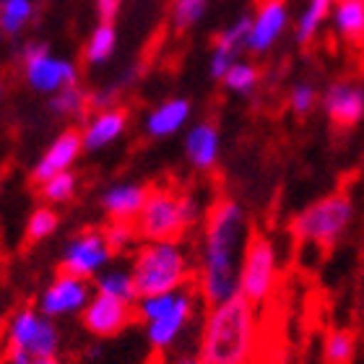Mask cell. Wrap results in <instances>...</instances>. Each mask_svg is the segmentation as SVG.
Instances as JSON below:
<instances>
[{
	"label": "cell",
	"instance_id": "3957f363",
	"mask_svg": "<svg viewBox=\"0 0 364 364\" xmlns=\"http://www.w3.org/2000/svg\"><path fill=\"white\" fill-rule=\"evenodd\" d=\"M130 271L141 299L180 291L193 279V266L180 242H146L133 255Z\"/></svg>",
	"mask_w": 364,
	"mask_h": 364
},
{
	"label": "cell",
	"instance_id": "74e56055",
	"mask_svg": "<svg viewBox=\"0 0 364 364\" xmlns=\"http://www.w3.org/2000/svg\"><path fill=\"white\" fill-rule=\"evenodd\" d=\"M175 364H200V359H198V354H182Z\"/></svg>",
	"mask_w": 364,
	"mask_h": 364
},
{
	"label": "cell",
	"instance_id": "7c38bea8",
	"mask_svg": "<svg viewBox=\"0 0 364 364\" xmlns=\"http://www.w3.org/2000/svg\"><path fill=\"white\" fill-rule=\"evenodd\" d=\"M133 318H136V304L120 302V299H112V296L105 294L91 296V302L81 312L84 328L89 333L99 336V338L117 336L133 323Z\"/></svg>",
	"mask_w": 364,
	"mask_h": 364
},
{
	"label": "cell",
	"instance_id": "1f68e13d",
	"mask_svg": "<svg viewBox=\"0 0 364 364\" xmlns=\"http://www.w3.org/2000/svg\"><path fill=\"white\" fill-rule=\"evenodd\" d=\"M76 188H78V180L73 172L55 175L53 180H47L39 185L42 198H45L47 203H65V200H70V198L76 196Z\"/></svg>",
	"mask_w": 364,
	"mask_h": 364
},
{
	"label": "cell",
	"instance_id": "836d02e7",
	"mask_svg": "<svg viewBox=\"0 0 364 364\" xmlns=\"http://www.w3.org/2000/svg\"><path fill=\"white\" fill-rule=\"evenodd\" d=\"M105 237H107L109 250L120 252V250H125L133 240H136L138 229H136V224H133V221H112V224L105 229Z\"/></svg>",
	"mask_w": 364,
	"mask_h": 364
},
{
	"label": "cell",
	"instance_id": "e575fe53",
	"mask_svg": "<svg viewBox=\"0 0 364 364\" xmlns=\"http://www.w3.org/2000/svg\"><path fill=\"white\" fill-rule=\"evenodd\" d=\"M114 102H117V89H102L89 94V107H94V112H102V109H112Z\"/></svg>",
	"mask_w": 364,
	"mask_h": 364
},
{
	"label": "cell",
	"instance_id": "e0dca14e",
	"mask_svg": "<svg viewBox=\"0 0 364 364\" xmlns=\"http://www.w3.org/2000/svg\"><path fill=\"white\" fill-rule=\"evenodd\" d=\"M221 156V133L211 120H200L190 125L185 133V159L198 172H208L219 164Z\"/></svg>",
	"mask_w": 364,
	"mask_h": 364
},
{
	"label": "cell",
	"instance_id": "83f0119b",
	"mask_svg": "<svg viewBox=\"0 0 364 364\" xmlns=\"http://www.w3.org/2000/svg\"><path fill=\"white\" fill-rule=\"evenodd\" d=\"M208 6H211V0H172V11H169L172 26L177 31L193 29L196 23L203 21Z\"/></svg>",
	"mask_w": 364,
	"mask_h": 364
},
{
	"label": "cell",
	"instance_id": "484cf974",
	"mask_svg": "<svg viewBox=\"0 0 364 364\" xmlns=\"http://www.w3.org/2000/svg\"><path fill=\"white\" fill-rule=\"evenodd\" d=\"M221 84L229 94L237 97H250L260 86V68L250 60H237L232 68L227 70V76L221 78Z\"/></svg>",
	"mask_w": 364,
	"mask_h": 364
},
{
	"label": "cell",
	"instance_id": "8fae6325",
	"mask_svg": "<svg viewBox=\"0 0 364 364\" xmlns=\"http://www.w3.org/2000/svg\"><path fill=\"white\" fill-rule=\"evenodd\" d=\"M91 287L86 279H76L68 273H60L58 279L45 289V294L39 296V312L45 318H63L73 312H84L86 304L91 302Z\"/></svg>",
	"mask_w": 364,
	"mask_h": 364
},
{
	"label": "cell",
	"instance_id": "ab89813d",
	"mask_svg": "<svg viewBox=\"0 0 364 364\" xmlns=\"http://www.w3.org/2000/svg\"><path fill=\"white\" fill-rule=\"evenodd\" d=\"M6 97V86H3V81H0V99Z\"/></svg>",
	"mask_w": 364,
	"mask_h": 364
},
{
	"label": "cell",
	"instance_id": "4dcf8cb0",
	"mask_svg": "<svg viewBox=\"0 0 364 364\" xmlns=\"http://www.w3.org/2000/svg\"><path fill=\"white\" fill-rule=\"evenodd\" d=\"M58 224H60L58 213H55L50 205H39V208L31 211L29 221H26V240H29V242H42V240L55 235Z\"/></svg>",
	"mask_w": 364,
	"mask_h": 364
},
{
	"label": "cell",
	"instance_id": "cb8c5ba5",
	"mask_svg": "<svg viewBox=\"0 0 364 364\" xmlns=\"http://www.w3.org/2000/svg\"><path fill=\"white\" fill-rule=\"evenodd\" d=\"M117 50V29L109 21H99L84 42V60L89 65H105Z\"/></svg>",
	"mask_w": 364,
	"mask_h": 364
},
{
	"label": "cell",
	"instance_id": "52a82bcc",
	"mask_svg": "<svg viewBox=\"0 0 364 364\" xmlns=\"http://www.w3.org/2000/svg\"><path fill=\"white\" fill-rule=\"evenodd\" d=\"M279 281V252L271 237L252 235L247 240L240 266V296H245L250 304H263L271 299Z\"/></svg>",
	"mask_w": 364,
	"mask_h": 364
},
{
	"label": "cell",
	"instance_id": "60d3db41",
	"mask_svg": "<svg viewBox=\"0 0 364 364\" xmlns=\"http://www.w3.org/2000/svg\"><path fill=\"white\" fill-rule=\"evenodd\" d=\"M149 364H161V362H159V359H151V362H149Z\"/></svg>",
	"mask_w": 364,
	"mask_h": 364
},
{
	"label": "cell",
	"instance_id": "f35d334b",
	"mask_svg": "<svg viewBox=\"0 0 364 364\" xmlns=\"http://www.w3.org/2000/svg\"><path fill=\"white\" fill-rule=\"evenodd\" d=\"M34 364H60L58 359H42V362H34Z\"/></svg>",
	"mask_w": 364,
	"mask_h": 364
},
{
	"label": "cell",
	"instance_id": "9c48e42d",
	"mask_svg": "<svg viewBox=\"0 0 364 364\" xmlns=\"http://www.w3.org/2000/svg\"><path fill=\"white\" fill-rule=\"evenodd\" d=\"M112 258V250L107 245L105 229H84L65 245L60 260V273L76 276V279H97Z\"/></svg>",
	"mask_w": 364,
	"mask_h": 364
},
{
	"label": "cell",
	"instance_id": "44dd1931",
	"mask_svg": "<svg viewBox=\"0 0 364 364\" xmlns=\"http://www.w3.org/2000/svg\"><path fill=\"white\" fill-rule=\"evenodd\" d=\"M331 23L338 37L359 45L364 39V0H336Z\"/></svg>",
	"mask_w": 364,
	"mask_h": 364
},
{
	"label": "cell",
	"instance_id": "7a4b0ae2",
	"mask_svg": "<svg viewBox=\"0 0 364 364\" xmlns=\"http://www.w3.org/2000/svg\"><path fill=\"white\" fill-rule=\"evenodd\" d=\"M258 346L255 304L245 296L208 307L198 346L200 364H250Z\"/></svg>",
	"mask_w": 364,
	"mask_h": 364
},
{
	"label": "cell",
	"instance_id": "f1b7e54d",
	"mask_svg": "<svg viewBox=\"0 0 364 364\" xmlns=\"http://www.w3.org/2000/svg\"><path fill=\"white\" fill-rule=\"evenodd\" d=\"M188 289V287H185ZM182 291V289H180ZM180 291H172V294H156V296H144V299H138L136 304V315L141 320H146V326L149 323H156L161 320L164 315L175 310L177 299H180Z\"/></svg>",
	"mask_w": 364,
	"mask_h": 364
},
{
	"label": "cell",
	"instance_id": "ee69618b",
	"mask_svg": "<svg viewBox=\"0 0 364 364\" xmlns=\"http://www.w3.org/2000/svg\"><path fill=\"white\" fill-rule=\"evenodd\" d=\"M0 39H3V34H0Z\"/></svg>",
	"mask_w": 364,
	"mask_h": 364
},
{
	"label": "cell",
	"instance_id": "6da1fadb",
	"mask_svg": "<svg viewBox=\"0 0 364 364\" xmlns=\"http://www.w3.org/2000/svg\"><path fill=\"white\" fill-rule=\"evenodd\" d=\"M247 247V219L242 205L224 198L205 216L198 291L208 307L240 296V266Z\"/></svg>",
	"mask_w": 364,
	"mask_h": 364
},
{
	"label": "cell",
	"instance_id": "5b68a950",
	"mask_svg": "<svg viewBox=\"0 0 364 364\" xmlns=\"http://www.w3.org/2000/svg\"><path fill=\"white\" fill-rule=\"evenodd\" d=\"M354 221V203L346 193H331V196L320 198L310 203L299 216L294 219V235L307 245H328L338 242L346 229Z\"/></svg>",
	"mask_w": 364,
	"mask_h": 364
},
{
	"label": "cell",
	"instance_id": "8992f818",
	"mask_svg": "<svg viewBox=\"0 0 364 364\" xmlns=\"http://www.w3.org/2000/svg\"><path fill=\"white\" fill-rule=\"evenodd\" d=\"M23 78L31 91L55 97L63 89L78 86V65L63 55H55L45 42H26L21 47Z\"/></svg>",
	"mask_w": 364,
	"mask_h": 364
},
{
	"label": "cell",
	"instance_id": "d4e9b609",
	"mask_svg": "<svg viewBox=\"0 0 364 364\" xmlns=\"http://www.w3.org/2000/svg\"><path fill=\"white\" fill-rule=\"evenodd\" d=\"M37 16V0H6L0 6V34L18 37Z\"/></svg>",
	"mask_w": 364,
	"mask_h": 364
},
{
	"label": "cell",
	"instance_id": "ffe728a7",
	"mask_svg": "<svg viewBox=\"0 0 364 364\" xmlns=\"http://www.w3.org/2000/svg\"><path fill=\"white\" fill-rule=\"evenodd\" d=\"M193 105L185 97H169L146 114L144 128L151 138H172L190 122Z\"/></svg>",
	"mask_w": 364,
	"mask_h": 364
},
{
	"label": "cell",
	"instance_id": "9a60e30c",
	"mask_svg": "<svg viewBox=\"0 0 364 364\" xmlns=\"http://www.w3.org/2000/svg\"><path fill=\"white\" fill-rule=\"evenodd\" d=\"M247 34H250V14L240 16L216 34V42L208 55V73L213 81H221L227 70L240 60V53L247 50Z\"/></svg>",
	"mask_w": 364,
	"mask_h": 364
},
{
	"label": "cell",
	"instance_id": "d6a6232c",
	"mask_svg": "<svg viewBox=\"0 0 364 364\" xmlns=\"http://www.w3.org/2000/svg\"><path fill=\"white\" fill-rule=\"evenodd\" d=\"M320 102V94L318 89L312 84H307V81H299V84H294L291 89H289V97H287V105L289 109L294 114H299V117H304V114H310L315 107H318Z\"/></svg>",
	"mask_w": 364,
	"mask_h": 364
},
{
	"label": "cell",
	"instance_id": "ba28073f",
	"mask_svg": "<svg viewBox=\"0 0 364 364\" xmlns=\"http://www.w3.org/2000/svg\"><path fill=\"white\" fill-rule=\"evenodd\" d=\"M8 346L29 351L37 362L55 359V351L60 346V333L53 320L45 318L42 312L23 307L8 323Z\"/></svg>",
	"mask_w": 364,
	"mask_h": 364
},
{
	"label": "cell",
	"instance_id": "d6986e66",
	"mask_svg": "<svg viewBox=\"0 0 364 364\" xmlns=\"http://www.w3.org/2000/svg\"><path fill=\"white\" fill-rule=\"evenodd\" d=\"M151 190L138 182H117L102 193V208L112 221H136Z\"/></svg>",
	"mask_w": 364,
	"mask_h": 364
},
{
	"label": "cell",
	"instance_id": "ac0fdd59",
	"mask_svg": "<svg viewBox=\"0 0 364 364\" xmlns=\"http://www.w3.org/2000/svg\"><path fill=\"white\" fill-rule=\"evenodd\" d=\"M125 130H128V112L122 107L94 112L91 117H86L84 128H81L84 151H99V149L112 146Z\"/></svg>",
	"mask_w": 364,
	"mask_h": 364
},
{
	"label": "cell",
	"instance_id": "f546056e",
	"mask_svg": "<svg viewBox=\"0 0 364 364\" xmlns=\"http://www.w3.org/2000/svg\"><path fill=\"white\" fill-rule=\"evenodd\" d=\"M326 364H351L354 359V336L349 331H333L326 336L323 343Z\"/></svg>",
	"mask_w": 364,
	"mask_h": 364
},
{
	"label": "cell",
	"instance_id": "603a6c76",
	"mask_svg": "<svg viewBox=\"0 0 364 364\" xmlns=\"http://www.w3.org/2000/svg\"><path fill=\"white\" fill-rule=\"evenodd\" d=\"M336 0H307L304 8L299 11V18L294 23V34L299 45H310L320 34V29L331 21V11H333Z\"/></svg>",
	"mask_w": 364,
	"mask_h": 364
},
{
	"label": "cell",
	"instance_id": "4316f807",
	"mask_svg": "<svg viewBox=\"0 0 364 364\" xmlns=\"http://www.w3.org/2000/svg\"><path fill=\"white\" fill-rule=\"evenodd\" d=\"M86 107H89V94L81 86H70L50 97V112L58 117H84Z\"/></svg>",
	"mask_w": 364,
	"mask_h": 364
},
{
	"label": "cell",
	"instance_id": "277c9868",
	"mask_svg": "<svg viewBox=\"0 0 364 364\" xmlns=\"http://www.w3.org/2000/svg\"><path fill=\"white\" fill-rule=\"evenodd\" d=\"M200 216V205L193 196H182L169 188L149 193L144 211L136 219L138 237L146 242H177V237L193 227Z\"/></svg>",
	"mask_w": 364,
	"mask_h": 364
},
{
	"label": "cell",
	"instance_id": "b9f144b4",
	"mask_svg": "<svg viewBox=\"0 0 364 364\" xmlns=\"http://www.w3.org/2000/svg\"><path fill=\"white\" fill-rule=\"evenodd\" d=\"M0 190H3V177H0Z\"/></svg>",
	"mask_w": 364,
	"mask_h": 364
},
{
	"label": "cell",
	"instance_id": "30bf717a",
	"mask_svg": "<svg viewBox=\"0 0 364 364\" xmlns=\"http://www.w3.org/2000/svg\"><path fill=\"white\" fill-rule=\"evenodd\" d=\"M291 11L287 0H260L250 14V34H247V53L268 55L287 34Z\"/></svg>",
	"mask_w": 364,
	"mask_h": 364
},
{
	"label": "cell",
	"instance_id": "4fadbf2b",
	"mask_svg": "<svg viewBox=\"0 0 364 364\" xmlns=\"http://www.w3.org/2000/svg\"><path fill=\"white\" fill-rule=\"evenodd\" d=\"M84 151V141H81V130L68 128L63 130L60 136H55V141L45 149V154L39 156V161L31 169V180L42 185V182L53 180L55 175L70 172V167L76 164V159Z\"/></svg>",
	"mask_w": 364,
	"mask_h": 364
},
{
	"label": "cell",
	"instance_id": "d590c367",
	"mask_svg": "<svg viewBox=\"0 0 364 364\" xmlns=\"http://www.w3.org/2000/svg\"><path fill=\"white\" fill-rule=\"evenodd\" d=\"M94 6H97L99 21H109V23H112L114 16L120 14L122 0H94Z\"/></svg>",
	"mask_w": 364,
	"mask_h": 364
},
{
	"label": "cell",
	"instance_id": "7402d4cb",
	"mask_svg": "<svg viewBox=\"0 0 364 364\" xmlns=\"http://www.w3.org/2000/svg\"><path fill=\"white\" fill-rule=\"evenodd\" d=\"M94 289H97V294L112 296V299H120V302L128 304H138V299H141L133 271H128V268H105L94 279Z\"/></svg>",
	"mask_w": 364,
	"mask_h": 364
},
{
	"label": "cell",
	"instance_id": "2e32d148",
	"mask_svg": "<svg viewBox=\"0 0 364 364\" xmlns=\"http://www.w3.org/2000/svg\"><path fill=\"white\" fill-rule=\"evenodd\" d=\"M193 312H196V291L188 287L180 291L175 310L169 312V315H164L161 320H156V323L146 326V338L151 343V349L154 351L169 349L182 336V331L188 328L190 320H193Z\"/></svg>",
	"mask_w": 364,
	"mask_h": 364
},
{
	"label": "cell",
	"instance_id": "5bb4252c",
	"mask_svg": "<svg viewBox=\"0 0 364 364\" xmlns=\"http://www.w3.org/2000/svg\"><path fill=\"white\" fill-rule=\"evenodd\" d=\"M323 112L338 128H351L364 117V86L354 81H336L320 97Z\"/></svg>",
	"mask_w": 364,
	"mask_h": 364
},
{
	"label": "cell",
	"instance_id": "7bdbcfd3",
	"mask_svg": "<svg viewBox=\"0 0 364 364\" xmlns=\"http://www.w3.org/2000/svg\"><path fill=\"white\" fill-rule=\"evenodd\" d=\"M3 3H6V0H0V6H3Z\"/></svg>",
	"mask_w": 364,
	"mask_h": 364
},
{
	"label": "cell",
	"instance_id": "8d00e7d4",
	"mask_svg": "<svg viewBox=\"0 0 364 364\" xmlns=\"http://www.w3.org/2000/svg\"><path fill=\"white\" fill-rule=\"evenodd\" d=\"M37 359L31 357L29 351L23 349H16V346H8V354L6 359H3V364H34Z\"/></svg>",
	"mask_w": 364,
	"mask_h": 364
}]
</instances>
